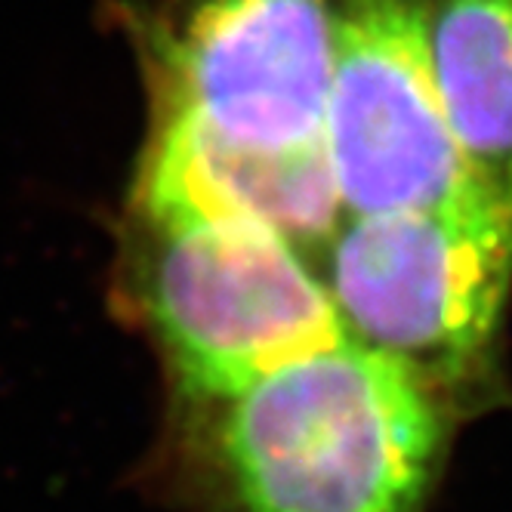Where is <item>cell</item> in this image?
Here are the masks:
<instances>
[{
  "instance_id": "cell-6",
  "label": "cell",
  "mask_w": 512,
  "mask_h": 512,
  "mask_svg": "<svg viewBox=\"0 0 512 512\" xmlns=\"http://www.w3.org/2000/svg\"><path fill=\"white\" fill-rule=\"evenodd\" d=\"M133 210L238 216L269 226L309 260L343 223L327 149H253L182 121L155 118Z\"/></svg>"
},
{
  "instance_id": "cell-7",
  "label": "cell",
  "mask_w": 512,
  "mask_h": 512,
  "mask_svg": "<svg viewBox=\"0 0 512 512\" xmlns=\"http://www.w3.org/2000/svg\"><path fill=\"white\" fill-rule=\"evenodd\" d=\"M429 56L472 189L512 210V0H429Z\"/></svg>"
},
{
  "instance_id": "cell-2",
  "label": "cell",
  "mask_w": 512,
  "mask_h": 512,
  "mask_svg": "<svg viewBox=\"0 0 512 512\" xmlns=\"http://www.w3.org/2000/svg\"><path fill=\"white\" fill-rule=\"evenodd\" d=\"M127 263L133 306L179 408L346 340L309 256L253 219L136 210Z\"/></svg>"
},
{
  "instance_id": "cell-4",
  "label": "cell",
  "mask_w": 512,
  "mask_h": 512,
  "mask_svg": "<svg viewBox=\"0 0 512 512\" xmlns=\"http://www.w3.org/2000/svg\"><path fill=\"white\" fill-rule=\"evenodd\" d=\"M139 38L155 118L253 149L324 142L327 0H155Z\"/></svg>"
},
{
  "instance_id": "cell-1",
  "label": "cell",
  "mask_w": 512,
  "mask_h": 512,
  "mask_svg": "<svg viewBox=\"0 0 512 512\" xmlns=\"http://www.w3.org/2000/svg\"><path fill=\"white\" fill-rule=\"evenodd\" d=\"M448 408L346 337L182 408L186 497L201 512H423L445 457Z\"/></svg>"
},
{
  "instance_id": "cell-5",
  "label": "cell",
  "mask_w": 512,
  "mask_h": 512,
  "mask_svg": "<svg viewBox=\"0 0 512 512\" xmlns=\"http://www.w3.org/2000/svg\"><path fill=\"white\" fill-rule=\"evenodd\" d=\"M324 149L346 216L479 195L457 158L429 56V0H327Z\"/></svg>"
},
{
  "instance_id": "cell-3",
  "label": "cell",
  "mask_w": 512,
  "mask_h": 512,
  "mask_svg": "<svg viewBox=\"0 0 512 512\" xmlns=\"http://www.w3.org/2000/svg\"><path fill=\"white\" fill-rule=\"evenodd\" d=\"M321 260L349 340L395 361L448 405L488 383L512 290V210L469 195L343 216Z\"/></svg>"
}]
</instances>
